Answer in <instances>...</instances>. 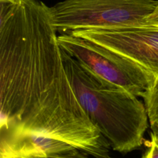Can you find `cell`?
Returning <instances> with one entry per match:
<instances>
[{
  "mask_svg": "<svg viewBox=\"0 0 158 158\" xmlns=\"http://www.w3.org/2000/svg\"><path fill=\"white\" fill-rule=\"evenodd\" d=\"M0 7L1 135L40 134L94 158H114L74 94L49 6L0 0Z\"/></svg>",
  "mask_w": 158,
  "mask_h": 158,
  "instance_id": "cell-1",
  "label": "cell"
},
{
  "mask_svg": "<svg viewBox=\"0 0 158 158\" xmlns=\"http://www.w3.org/2000/svg\"><path fill=\"white\" fill-rule=\"evenodd\" d=\"M157 0H63L49 7L57 32L147 23L154 12Z\"/></svg>",
  "mask_w": 158,
  "mask_h": 158,
  "instance_id": "cell-3",
  "label": "cell"
},
{
  "mask_svg": "<svg viewBox=\"0 0 158 158\" xmlns=\"http://www.w3.org/2000/svg\"><path fill=\"white\" fill-rule=\"evenodd\" d=\"M151 15H158V4H157V8H156V9H155V10H154V12H153V13L151 14Z\"/></svg>",
  "mask_w": 158,
  "mask_h": 158,
  "instance_id": "cell-10",
  "label": "cell"
},
{
  "mask_svg": "<svg viewBox=\"0 0 158 158\" xmlns=\"http://www.w3.org/2000/svg\"><path fill=\"white\" fill-rule=\"evenodd\" d=\"M133 60L158 78V26L150 23L73 32Z\"/></svg>",
  "mask_w": 158,
  "mask_h": 158,
  "instance_id": "cell-5",
  "label": "cell"
},
{
  "mask_svg": "<svg viewBox=\"0 0 158 158\" xmlns=\"http://www.w3.org/2000/svg\"><path fill=\"white\" fill-rule=\"evenodd\" d=\"M151 127V137L158 143V78L142 96Z\"/></svg>",
  "mask_w": 158,
  "mask_h": 158,
  "instance_id": "cell-6",
  "label": "cell"
},
{
  "mask_svg": "<svg viewBox=\"0 0 158 158\" xmlns=\"http://www.w3.org/2000/svg\"><path fill=\"white\" fill-rule=\"evenodd\" d=\"M46 158H92V157L78 150H73L63 154H54Z\"/></svg>",
  "mask_w": 158,
  "mask_h": 158,
  "instance_id": "cell-7",
  "label": "cell"
},
{
  "mask_svg": "<svg viewBox=\"0 0 158 158\" xmlns=\"http://www.w3.org/2000/svg\"><path fill=\"white\" fill-rule=\"evenodd\" d=\"M147 23H150V24L155 25L158 26V15H150L148 19H147Z\"/></svg>",
  "mask_w": 158,
  "mask_h": 158,
  "instance_id": "cell-9",
  "label": "cell"
},
{
  "mask_svg": "<svg viewBox=\"0 0 158 158\" xmlns=\"http://www.w3.org/2000/svg\"><path fill=\"white\" fill-rule=\"evenodd\" d=\"M62 57L79 103L112 149L127 154L141 147L149 123L144 103L137 96L100 81L63 49Z\"/></svg>",
  "mask_w": 158,
  "mask_h": 158,
  "instance_id": "cell-2",
  "label": "cell"
},
{
  "mask_svg": "<svg viewBox=\"0 0 158 158\" xmlns=\"http://www.w3.org/2000/svg\"><path fill=\"white\" fill-rule=\"evenodd\" d=\"M141 158H158V143L152 137L148 143V149Z\"/></svg>",
  "mask_w": 158,
  "mask_h": 158,
  "instance_id": "cell-8",
  "label": "cell"
},
{
  "mask_svg": "<svg viewBox=\"0 0 158 158\" xmlns=\"http://www.w3.org/2000/svg\"><path fill=\"white\" fill-rule=\"evenodd\" d=\"M60 47L104 83L142 97L155 81L142 66L99 43L73 34H60Z\"/></svg>",
  "mask_w": 158,
  "mask_h": 158,
  "instance_id": "cell-4",
  "label": "cell"
}]
</instances>
